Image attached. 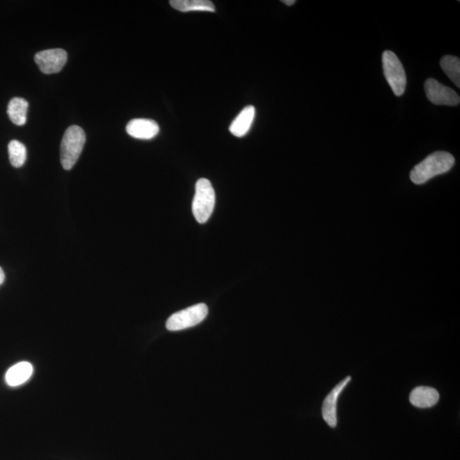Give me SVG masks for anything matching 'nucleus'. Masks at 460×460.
<instances>
[{"label": "nucleus", "instance_id": "3", "mask_svg": "<svg viewBox=\"0 0 460 460\" xmlns=\"http://www.w3.org/2000/svg\"><path fill=\"white\" fill-rule=\"evenodd\" d=\"M215 191L208 180L201 178L196 185L192 211L198 223L204 224L211 217L215 206Z\"/></svg>", "mask_w": 460, "mask_h": 460}, {"label": "nucleus", "instance_id": "14", "mask_svg": "<svg viewBox=\"0 0 460 460\" xmlns=\"http://www.w3.org/2000/svg\"><path fill=\"white\" fill-rule=\"evenodd\" d=\"M27 109L29 102L25 99L15 97L10 101L7 113L15 125L23 126L26 124Z\"/></svg>", "mask_w": 460, "mask_h": 460}, {"label": "nucleus", "instance_id": "7", "mask_svg": "<svg viewBox=\"0 0 460 460\" xmlns=\"http://www.w3.org/2000/svg\"><path fill=\"white\" fill-rule=\"evenodd\" d=\"M67 54L62 49H50L39 51L34 55V61L43 74H51L60 72L65 66Z\"/></svg>", "mask_w": 460, "mask_h": 460}, {"label": "nucleus", "instance_id": "2", "mask_svg": "<svg viewBox=\"0 0 460 460\" xmlns=\"http://www.w3.org/2000/svg\"><path fill=\"white\" fill-rule=\"evenodd\" d=\"M84 130L71 126L66 130L61 142V163L65 170H71L76 164L86 144Z\"/></svg>", "mask_w": 460, "mask_h": 460}, {"label": "nucleus", "instance_id": "11", "mask_svg": "<svg viewBox=\"0 0 460 460\" xmlns=\"http://www.w3.org/2000/svg\"><path fill=\"white\" fill-rule=\"evenodd\" d=\"M255 117V109L253 106H248L241 111L238 116L234 120L229 126L230 133L234 136L243 137L251 128L253 120Z\"/></svg>", "mask_w": 460, "mask_h": 460}, {"label": "nucleus", "instance_id": "6", "mask_svg": "<svg viewBox=\"0 0 460 460\" xmlns=\"http://www.w3.org/2000/svg\"><path fill=\"white\" fill-rule=\"evenodd\" d=\"M427 98L435 105L457 106L460 98L457 93L434 79H428L424 83Z\"/></svg>", "mask_w": 460, "mask_h": 460}, {"label": "nucleus", "instance_id": "16", "mask_svg": "<svg viewBox=\"0 0 460 460\" xmlns=\"http://www.w3.org/2000/svg\"><path fill=\"white\" fill-rule=\"evenodd\" d=\"M9 158L14 168H21L25 165L27 158V149L25 144L18 140H13L8 146Z\"/></svg>", "mask_w": 460, "mask_h": 460}, {"label": "nucleus", "instance_id": "9", "mask_svg": "<svg viewBox=\"0 0 460 460\" xmlns=\"http://www.w3.org/2000/svg\"><path fill=\"white\" fill-rule=\"evenodd\" d=\"M126 132L137 140H149L156 137L160 128L157 123L148 119H134L126 126Z\"/></svg>", "mask_w": 460, "mask_h": 460}, {"label": "nucleus", "instance_id": "10", "mask_svg": "<svg viewBox=\"0 0 460 460\" xmlns=\"http://www.w3.org/2000/svg\"><path fill=\"white\" fill-rule=\"evenodd\" d=\"M440 399L435 388L426 386L416 387L411 392L410 400L412 405L419 408H429L438 404Z\"/></svg>", "mask_w": 460, "mask_h": 460}, {"label": "nucleus", "instance_id": "5", "mask_svg": "<svg viewBox=\"0 0 460 460\" xmlns=\"http://www.w3.org/2000/svg\"><path fill=\"white\" fill-rule=\"evenodd\" d=\"M208 314V308L205 304L193 305L170 316L166 321V328L174 332L196 326L205 320Z\"/></svg>", "mask_w": 460, "mask_h": 460}, {"label": "nucleus", "instance_id": "17", "mask_svg": "<svg viewBox=\"0 0 460 460\" xmlns=\"http://www.w3.org/2000/svg\"><path fill=\"white\" fill-rule=\"evenodd\" d=\"M5 273H4L2 268L0 267V285L3 284L4 281H5Z\"/></svg>", "mask_w": 460, "mask_h": 460}, {"label": "nucleus", "instance_id": "12", "mask_svg": "<svg viewBox=\"0 0 460 460\" xmlns=\"http://www.w3.org/2000/svg\"><path fill=\"white\" fill-rule=\"evenodd\" d=\"M34 367L27 362H22L14 365L6 374V381L8 386L17 387L22 386L31 378L33 374Z\"/></svg>", "mask_w": 460, "mask_h": 460}, {"label": "nucleus", "instance_id": "8", "mask_svg": "<svg viewBox=\"0 0 460 460\" xmlns=\"http://www.w3.org/2000/svg\"><path fill=\"white\" fill-rule=\"evenodd\" d=\"M351 377L348 376L342 381L339 382L332 388L330 393L325 398L323 404V416L325 421L332 428H335L338 424L337 419V405L339 395L342 393L345 387L351 382Z\"/></svg>", "mask_w": 460, "mask_h": 460}, {"label": "nucleus", "instance_id": "15", "mask_svg": "<svg viewBox=\"0 0 460 460\" xmlns=\"http://www.w3.org/2000/svg\"><path fill=\"white\" fill-rule=\"evenodd\" d=\"M441 67L447 77L451 79L458 88L460 87V60L454 55H445L441 60Z\"/></svg>", "mask_w": 460, "mask_h": 460}, {"label": "nucleus", "instance_id": "4", "mask_svg": "<svg viewBox=\"0 0 460 460\" xmlns=\"http://www.w3.org/2000/svg\"><path fill=\"white\" fill-rule=\"evenodd\" d=\"M383 69L388 86L391 87L395 96H402L407 86L405 70L393 51L386 50L382 57Z\"/></svg>", "mask_w": 460, "mask_h": 460}, {"label": "nucleus", "instance_id": "13", "mask_svg": "<svg viewBox=\"0 0 460 460\" xmlns=\"http://www.w3.org/2000/svg\"><path fill=\"white\" fill-rule=\"evenodd\" d=\"M170 5L181 13H189V11L215 13L216 11L213 3L209 0H170Z\"/></svg>", "mask_w": 460, "mask_h": 460}, {"label": "nucleus", "instance_id": "1", "mask_svg": "<svg viewBox=\"0 0 460 460\" xmlns=\"http://www.w3.org/2000/svg\"><path fill=\"white\" fill-rule=\"evenodd\" d=\"M455 164L451 154L438 151L430 154L411 170L410 178L415 184H426L432 177L449 172Z\"/></svg>", "mask_w": 460, "mask_h": 460}, {"label": "nucleus", "instance_id": "18", "mask_svg": "<svg viewBox=\"0 0 460 460\" xmlns=\"http://www.w3.org/2000/svg\"><path fill=\"white\" fill-rule=\"evenodd\" d=\"M295 0H283V3L285 4V5H287L288 6H291L295 5Z\"/></svg>", "mask_w": 460, "mask_h": 460}]
</instances>
